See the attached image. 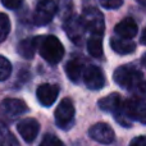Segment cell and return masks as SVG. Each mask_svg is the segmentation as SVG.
Here are the masks:
<instances>
[{
  "label": "cell",
  "instance_id": "cell-1",
  "mask_svg": "<svg viewBox=\"0 0 146 146\" xmlns=\"http://www.w3.org/2000/svg\"><path fill=\"white\" fill-rule=\"evenodd\" d=\"M114 118L124 127L131 126L132 121L146 124V101L135 98L123 101V105L114 114Z\"/></svg>",
  "mask_w": 146,
  "mask_h": 146
},
{
  "label": "cell",
  "instance_id": "cell-2",
  "mask_svg": "<svg viewBox=\"0 0 146 146\" xmlns=\"http://www.w3.org/2000/svg\"><path fill=\"white\" fill-rule=\"evenodd\" d=\"M37 51L49 64H58L64 56V46L53 35L36 37Z\"/></svg>",
  "mask_w": 146,
  "mask_h": 146
},
{
  "label": "cell",
  "instance_id": "cell-3",
  "mask_svg": "<svg viewBox=\"0 0 146 146\" xmlns=\"http://www.w3.org/2000/svg\"><path fill=\"white\" fill-rule=\"evenodd\" d=\"M113 78L115 81L117 85H119L121 87L127 88V90L131 91L135 86L139 82H141L144 78H142V73L133 66H122L118 67L115 69L113 74Z\"/></svg>",
  "mask_w": 146,
  "mask_h": 146
},
{
  "label": "cell",
  "instance_id": "cell-4",
  "mask_svg": "<svg viewBox=\"0 0 146 146\" xmlns=\"http://www.w3.org/2000/svg\"><path fill=\"white\" fill-rule=\"evenodd\" d=\"M55 123L63 129H68L74 122V105L71 99H63L55 109Z\"/></svg>",
  "mask_w": 146,
  "mask_h": 146
},
{
  "label": "cell",
  "instance_id": "cell-5",
  "mask_svg": "<svg viewBox=\"0 0 146 146\" xmlns=\"http://www.w3.org/2000/svg\"><path fill=\"white\" fill-rule=\"evenodd\" d=\"M58 13V7L53 0H40L33 13V22L37 26H45L51 22Z\"/></svg>",
  "mask_w": 146,
  "mask_h": 146
},
{
  "label": "cell",
  "instance_id": "cell-6",
  "mask_svg": "<svg viewBox=\"0 0 146 146\" xmlns=\"http://www.w3.org/2000/svg\"><path fill=\"white\" fill-rule=\"evenodd\" d=\"M63 27L67 36L71 38L76 45H80L82 42L83 37H85V32L87 31L82 17H78V15L73 14L72 17H69L68 19L64 21Z\"/></svg>",
  "mask_w": 146,
  "mask_h": 146
},
{
  "label": "cell",
  "instance_id": "cell-7",
  "mask_svg": "<svg viewBox=\"0 0 146 146\" xmlns=\"http://www.w3.org/2000/svg\"><path fill=\"white\" fill-rule=\"evenodd\" d=\"M82 19L86 25L87 31H90L91 35L103 36L104 30H105V23H104V17L100 13V10L95 8H87L82 14Z\"/></svg>",
  "mask_w": 146,
  "mask_h": 146
},
{
  "label": "cell",
  "instance_id": "cell-8",
  "mask_svg": "<svg viewBox=\"0 0 146 146\" xmlns=\"http://www.w3.org/2000/svg\"><path fill=\"white\" fill-rule=\"evenodd\" d=\"M27 111V105L19 99H5L0 103V114L8 119H14Z\"/></svg>",
  "mask_w": 146,
  "mask_h": 146
},
{
  "label": "cell",
  "instance_id": "cell-9",
  "mask_svg": "<svg viewBox=\"0 0 146 146\" xmlns=\"http://www.w3.org/2000/svg\"><path fill=\"white\" fill-rule=\"evenodd\" d=\"M83 82L90 90H100L105 85V76L99 67L88 66L83 72Z\"/></svg>",
  "mask_w": 146,
  "mask_h": 146
},
{
  "label": "cell",
  "instance_id": "cell-10",
  "mask_svg": "<svg viewBox=\"0 0 146 146\" xmlns=\"http://www.w3.org/2000/svg\"><path fill=\"white\" fill-rule=\"evenodd\" d=\"M90 136L96 142H100L104 145H109L114 141V131L109 124L106 123H96L90 129Z\"/></svg>",
  "mask_w": 146,
  "mask_h": 146
},
{
  "label": "cell",
  "instance_id": "cell-11",
  "mask_svg": "<svg viewBox=\"0 0 146 146\" xmlns=\"http://www.w3.org/2000/svg\"><path fill=\"white\" fill-rule=\"evenodd\" d=\"M17 129H18V133L21 135V137L26 142H31L37 137L38 131H40V124L33 118H26V119H22L17 124Z\"/></svg>",
  "mask_w": 146,
  "mask_h": 146
},
{
  "label": "cell",
  "instance_id": "cell-12",
  "mask_svg": "<svg viewBox=\"0 0 146 146\" xmlns=\"http://www.w3.org/2000/svg\"><path fill=\"white\" fill-rule=\"evenodd\" d=\"M59 94V88L56 85H51V83H42L37 87L36 95L42 106H50L55 103L56 98Z\"/></svg>",
  "mask_w": 146,
  "mask_h": 146
},
{
  "label": "cell",
  "instance_id": "cell-13",
  "mask_svg": "<svg viewBox=\"0 0 146 146\" xmlns=\"http://www.w3.org/2000/svg\"><path fill=\"white\" fill-rule=\"evenodd\" d=\"M114 31H115L118 37L131 40L132 37H135V36L137 35L139 28H137L136 22H135L132 18H124L123 21H121V22L115 26Z\"/></svg>",
  "mask_w": 146,
  "mask_h": 146
},
{
  "label": "cell",
  "instance_id": "cell-14",
  "mask_svg": "<svg viewBox=\"0 0 146 146\" xmlns=\"http://www.w3.org/2000/svg\"><path fill=\"white\" fill-rule=\"evenodd\" d=\"M85 66L81 58L74 56L72 58L68 63L66 64V73L68 76V78L72 82H78L81 78H83V72H85Z\"/></svg>",
  "mask_w": 146,
  "mask_h": 146
},
{
  "label": "cell",
  "instance_id": "cell-15",
  "mask_svg": "<svg viewBox=\"0 0 146 146\" xmlns=\"http://www.w3.org/2000/svg\"><path fill=\"white\" fill-rule=\"evenodd\" d=\"M123 105V100H122L121 95L117 92L110 94V95L103 98L101 100H99V106L101 110L108 111V113L115 114L117 111L121 109V106Z\"/></svg>",
  "mask_w": 146,
  "mask_h": 146
},
{
  "label": "cell",
  "instance_id": "cell-16",
  "mask_svg": "<svg viewBox=\"0 0 146 146\" xmlns=\"http://www.w3.org/2000/svg\"><path fill=\"white\" fill-rule=\"evenodd\" d=\"M110 46L115 53L121 54V55L131 54L136 49V44L133 41L128 40V38H122V37H113L110 40Z\"/></svg>",
  "mask_w": 146,
  "mask_h": 146
},
{
  "label": "cell",
  "instance_id": "cell-17",
  "mask_svg": "<svg viewBox=\"0 0 146 146\" xmlns=\"http://www.w3.org/2000/svg\"><path fill=\"white\" fill-rule=\"evenodd\" d=\"M17 50H18V53H19L21 56H23V58H26V59H31L33 55H35L36 50H37L36 37L22 40L19 44H18Z\"/></svg>",
  "mask_w": 146,
  "mask_h": 146
},
{
  "label": "cell",
  "instance_id": "cell-18",
  "mask_svg": "<svg viewBox=\"0 0 146 146\" xmlns=\"http://www.w3.org/2000/svg\"><path fill=\"white\" fill-rule=\"evenodd\" d=\"M103 36H96L91 35V37L87 41V49L90 55L94 58H100L103 55Z\"/></svg>",
  "mask_w": 146,
  "mask_h": 146
},
{
  "label": "cell",
  "instance_id": "cell-19",
  "mask_svg": "<svg viewBox=\"0 0 146 146\" xmlns=\"http://www.w3.org/2000/svg\"><path fill=\"white\" fill-rule=\"evenodd\" d=\"M58 14L63 21L68 19L73 15V3L72 0H58Z\"/></svg>",
  "mask_w": 146,
  "mask_h": 146
},
{
  "label": "cell",
  "instance_id": "cell-20",
  "mask_svg": "<svg viewBox=\"0 0 146 146\" xmlns=\"http://www.w3.org/2000/svg\"><path fill=\"white\" fill-rule=\"evenodd\" d=\"M0 146H19L15 137L1 123H0Z\"/></svg>",
  "mask_w": 146,
  "mask_h": 146
},
{
  "label": "cell",
  "instance_id": "cell-21",
  "mask_svg": "<svg viewBox=\"0 0 146 146\" xmlns=\"http://www.w3.org/2000/svg\"><path fill=\"white\" fill-rule=\"evenodd\" d=\"M10 32V21L8 18L7 14L0 13V42L5 40L8 37Z\"/></svg>",
  "mask_w": 146,
  "mask_h": 146
},
{
  "label": "cell",
  "instance_id": "cell-22",
  "mask_svg": "<svg viewBox=\"0 0 146 146\" xmlns=\"http://www.w3.org/2000/svg\"><path fill=\"white\" fill-rule=\"evenodd\" d=\"M12 73V64L5 56L0 55V82L9 78Z\"/></svg>",
  "mask_w": 146,
  "mask_h": 146
},
{
  "label": "cell",
  "instance_id": "cell-23",
  "mask_svg": "<svg viewBox=\"0 0 146 146\" xmlns=\"http://www.w3.org/2000/svg\"><path fill=\"white\" fill-rule=\"evenodd\" d=\"M129 92L135 96V99H141V100H145L146 99V81L142 80L141 82H139L131 91H129Z\"/></svg>",
  "mask_w": 146,
  "mask_h": 146
},
{
  "label": "cell",
  "instance_id": "cell-24",
  "mask_svg": "<svg viewBox=\"0 0 146 146\" xmlns=\"http://www.w3.org/2000/svg\"><path fill=\"white\" fill-rule=\"evenodd\" d=\"M38 146H64V144L54 135H46Z\"/></svg>",
  "mask_w": 146,
  "mask_h": 146
},
{
  "label": "cell",
  "instance_id": "cell-25",
  "mask_svg": "<svg viewBox=\"0 0 146 146\" xmlns=\"http://www.w3.org/2000/svg\"><path fill=\"white\" fill-rule=\"evenodd\" d=\"M99 1L101 7L106 9H117L123 4V0H99Z\"/></svg>",
  "mask_w": 146,
  "mask_h": 146
},
{
  "label": "cell",
  "instance_id": "cell-26",
  "mask_svg": "<svg viewBox=\"0 0 146 146\" xmlns=\"http://www.w3.org/2000/svg\"><path fill=\"white\" fill-rule=\"evenodd\" d=\"M23 0H1V4L4 5L5 8H8V9H18V8L22 5Z\"/></svg>",
  "mask_w": 146,
  "mask_h": 146
},
{
  "label": "cell",
  "instance_id": "cell-27",
  "mask_svg": "<svg viewBox=\"0 0 146 146\" xmlns=\"http://www.w3.org/2000/svg\"><path fill=\"white\" fill-rule=\"evenodd\" d=\"M129 146H146V136H139L133 139Z\"/></svg>",
  "mask_w": 146,
  "mask_h": 146
},
{
  "label": "cell",
  "instance_id": "cell-28",
  "mask_svg": "<svg viewBox=\"0 0 146 146\" xmlns=\"http://www.w3.org/2000/svg\"><path fill=\"white\" fill-rule=\"evenodd\" d=\"M141 44L142 45H146V28L142 31V35H141Z\"/></svg>",
  "mask_w": 146,
  "mask_h": 146
},
{
  "label": "cell",
  "instance_id": "cell-29",
  "mask_svg": "<svg viewBox=\"0 0 146 146\" xmlns=\"http://www.w3.org/2000/svg\"><path fill=\"white\" fill-rule=\"evenodd\" d=\"M141 63H142V66L146 68V53L142 55V58H141Z\"/></svg>",
  "mask_w": 146,
  "mask_h": 146
},
{
  "label": "cell",
  "instance_id": "cell-30",
  "mask_svg": "<svg viewBox=\"0 0 146 146\" xmlns=\"http://www.w3.org/2000/svg\"><path fill=\"white\" fill-rule=\"evenodd\" d=\"M137 3H140L141 5H144V7H146V0H137Z\"/></svg>",
  "mask_w": 146,
  "mask_h": 146
}]
</instances>
